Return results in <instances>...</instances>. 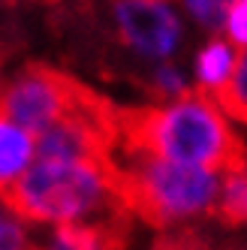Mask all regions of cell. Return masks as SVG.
<instances>
[{
  "label": "cell",
  "instance_id": "cell-1",
  "mask_svg": "<svg viewBox=\"0 0 247 250\" xmlns=\"http://www.w3.org/2000/svg\"><path fill=\"white\" fill-rule=\"evenodd\" d=\"M115 148L154 154L214 175H226L247 154L217 103L205 94H184L163 105L118 109Z\"/></svg>",
  "mask_w": 247,
  "mask_h": 250
},
{
  "label": "cell",
  "instance_id": "cell-2",
  "mask_svg": "<svg viewBox=\"0 0 247 250\" xmlns=\"http://www.w3.org/2000/svg\"><path fill=\"white\" fill-rule=\"evenodd\" d=\"M0 199L21 220L55 226L130 214L118 199L115 166L91 160L33 157V163L0 193Z\"/></svg>",
  "mask_w": 247,
  "mask_h": 250
},
{
  "label": "cell",
  "instance_id": "cell-3",
  "mask_svg": "<svg viewBox=\"0 0 247 250\" xmlns=\"http://www.w3.org/2000/svg\"><path fill=\"white\" fill-rule=\"evenodd\" d=\"M118 199L130 214L154 226H166L214 205L220 181L214 172L142 151H112Z\"/></svg>",
  "mask_w": 247,
  "mask_h": 250
},
{
  "label": "cell",
  "instance_id": "cell-4",
  "mask_svg": "<svg viewBox=\"0 0 247 250\" xmlns=\"http://www.w3.org/2000/svg\"><path fill=\"white\" fill-rule=\"evenodd\" d=\"M103 103L91 87L42 63H30L3 94H0V121L12 124L33 139L48 133L63 121L94 112Z\"/></svg>",
  "mask_w": 247,
  "mask_h": 250
},
{
  "label": "cell",
  "instance_id": "cell-5",
  "mask_svg": "<svg viewBox=\"0 0 247 250\" xmlns=\"http://www.w3.org/2000/svg\"><path fill=\"white\" fill-rule=\"evenodd\" d=\"M115 21L124 42L145 58H169L181 42L172 0H115Z\"/></svg>",
  "mask_w": 247,
  "mask_h": 250
},
{
  "label": "cell",
  "instance_id": "cell-6",
  "mask_svg": "<svg viewBox=\"0 0 247 250\" xmlns=\"http://www.w3.org/2000/svg\"><path fill=\"white\" fill-rule=\"evenodd\" d=\"M130 214H112L103 220L69 223L55 229V241L48 250H124L130 232Z\"/></svg>",
  "mask_w": 247,
  "mask_h": 250
},
{
  "label": "cell",
  "instance_id": "cell-7",
  "mask_svg": "<svg viewBox=\"0 0 247 250\" xmlns=\"http://www.w3.org/2000/svg\"><path fill=\"white\" fill-rule=\"evenodd\" d=\"M37 157V139L0 121V193L19 178Z\"/></svg>",
  "mask_w": 247,
  "mask_h": 250
},
{
  "label": "cell",
  "instance_id": "cell-8",
  "mask_svg": "<svg viewBox=\"0 0 247 250\" xmlns=\"http://www.w3.org/2000/svg\"><path fill=\"white\" fill-rule=\"evenodd\" d=\"M217 217L223 223H244L247 220V154L238 160V166H232L223 175V184L217 190Z\"/></svg>",
  "mask_w": 247,
  "mask_h": 250
},
{
  "label": "cell",
  "instance_id": "cell-9",
  "mask_svg": "<svg viewBox=\"0 0 247 250\" xmlns=\"http://www.w3.org/2000/svg\"><path fill=\"white\" fill-rule=\"evenodd\" d=\"M235 51L232 45H226L220 40L208 42L202 51H199V61H196V76H199V84L205 87V91H220V87L229 82V76H232L235 69Z\"/></svg>",
  "mask_w": 247,
  "mask_h": 250
},
{
  "label": "cell",
  "instance_id": "cell-10",
  "mask_svg": "<svg viewBox=\"0 0 247 250\" xmlns=\"http://www.w3.org/2000/svg\"><path fill=\"white\" fill-rule=\"evenodd\" d=\"M214 103H217V109L226 112L229 118L247 124V51L238 55L232 76H229V82L214 94Z\"/></svg>",
  "mask_w": 247,
  "mask_h": 250
},
{
  "label": "cell",
  "instance_id": "cell-11",
  "mask_svg": "<svg viewBox=\"0 0 247 250\" xmlns=\"http://www.w3.org/2000/svg\"><path fill=\"white\" fill-rule=\"evenodd\" d=\"M232 3L235 0H184V6L190 9L193 19L199 24H205V27H211V30L226 21V12H229Z\"/></svg>",
  "mask_w": 247,
  "mask_h": 250
},
{
  "label": "cell",
  "instance_id": "cell-12",
  "mask_svg": "<svg viewBox=\"0 0 247 250\" xmlns=\"http://www.w3.org/2000/svg\"><path fill=\"white\" fill-rule=\"evenodd\" d=\"M223 27L229 33V42L247 51V0H235V3L229 6Z\"/></svg>",
  "mask_w": 247,
  "mask_h": 250
},
{
  "label": "cell",
  "instance_id": "cell-13",
  "mask_svg": "<svg viewBox=\"0 0 247 250\" xmlns=\"http://www.w3.org/2000/svg\"><path fill=\"white\" fill-rule=\"evenodd\" d=\"M154 250H208V247L196 241L190 232H178V235H166L163 241H157Z\"/></svg>",
  "mask_w": 247,
  "mask_h": 250
},
{
  "label": "cell",
  "instance_id": "cell-14",
  "mask_svg": "<svg viewBox=\"0 0 247 250\" xmlns=\"http://www.w3.org/2000/svg\"><path fill=\"white\" fill-rule=\"evenodd\" d=\"M157 87H160L163 94H172L175 100L187 94V91H184V82H181V76H178V69H172V66H166V69H160V73H157Z\"/></svg>",
  "mask_w": 247,
  "mask_h": 250
},
{
  "label": "cell",
  "instance_id": "cell-15",
  "mask_svg": "<svg viewBox=\"0 0 247 250\" xmlns=\"http://www.w3.org/2000/svg\"><path fill=\"white\" fill-rule=\"evenodd\" d=\"M0 250H27L24 247V232L19 223L3 220V232H0Z\"/></svg>",
  "mask_w": 247,
  "mask_h": 250
},
{
  "label": "cell",
  "instance_id": "cell-16",
  "mask_svg": "<svg viewBox=\"0 0 247 250\" xmlns=\"http://www.w3.org/2000/svg\"><path fill=\"white\" fill-rule=\"evenodd\" d=\"M0 232H3V220H0Z\"/></svg>",
  "mask_w": 247,
  "mask_h": 250
}]
</instances>
